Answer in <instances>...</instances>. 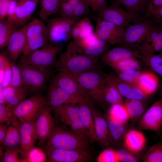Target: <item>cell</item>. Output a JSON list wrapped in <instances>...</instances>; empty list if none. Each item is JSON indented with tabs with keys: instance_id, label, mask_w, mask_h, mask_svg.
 <instances>
[{
	"instance_id": "obj_1",
	"label": "cell",
	"mask_w": 162,
	"mask_h": 162,
	"mask_svg": "<svg viewBox=\"0 0 162 162\" xmlns=\"http://www.w3.org/2000/svg\"><path fill=\"white\" fill-rule=\"evenodd\" d=\"M98 57L69 52L62 53L55 67L62 69L73 75L98 68Z\"/></svg>"
},
{
	"instance_id": "obj_2",
	"label": "cell",
	"mask_w": 162,
	"mask_h": 162,
	"mask_svg": "<svg viewBox=\"0 0 162 162\" xmlns=\"http://www.w3.org/2000/svg\"><path fill=\"white\" fill-rule=\"evenodd\" d=\"M73 75L84 89L87 99H91L98 104L104 101L105 78L103 72L95 69Z\"/></svg>"
},
{
	"instance_id": "obj_3",
	"label": "cell",
	"mask_w": 162,
	"mask_h": 162,
	"mask_svg": "<svg viewBox=\"0 0 162 162\" xmlns=\"http://www.w3.org/2000/svg\"><path fill=\"white\" fill-rule=\"evenodd\" d=\"M46 147L63 149L87 150L89 143L75 134L54 127L46 140Z\"/></svg>"
},
{
	"instance_id": "obj_4",
	"label": "cell",
	"mask_w": 162,
	"mask_h": 162,
	"mask_svg": "<svg viewBox=\"0 0 162 162\" xmlns=\"http://www.w3.org/2000/svg\"><path fill=\"white\" fill-rule=\"evenodd\" d=\"M63 45L48 44L40 49L34 50L27 55L22 56L20 61L44 71L55 67L57 55L61 50Z\"/></svg>"
},
{
	"instance_id": "obj_5",
	"label": "cell",
	"mask_w": 162,
	"mask_h": 162,
	"mask_svg": "<svg viewBox=\"0 0 162 162\" xmlns=\"http://www.w3.org/2000/svg\"><path fill=\"white\" fill-rule=\"evenodd\" d=\"M79 19L60 16L49 20L46 25L49 44L63 45L71 39V29Z\"/></svg>"
},
{
	"instance_id": "obj_6",
	"label": "cell",
	"mask_w": 162,
	"mask_h": 162,
	"mask_svg": "<svg viewBox=\"0 0 162 162\" xmlns=\"http://www.w3.org/2000/svg\"><path fill=\"white\" fill-rule=\"evenodd\" d=\"M26 38L22 56L49 44L46 26L38 19L33 20L27 23Z\"/></svg>"
},
{
	"instance_id": "obj_7",
	"label": "cell",
	"mask_w": 162,
	"mask_h": 162,
	"mask_svg": "<svg viewBox=\"0 0 162 162\" xmlns=\"http://www.w3.org/2000/svg\"><path fill=\"white\" fill-rule=\"evenodd\" d=\"M46 104V97L38 94L21 102L12 110L13 114L20 122H35Z\"/></svg>"
},
{
	"instance_id": "obj_8",
	"label": "cell",
	"mask_w": 162,
	"mask_h": 162,
	"mask_svg": "<svg viewBox=\"0 0 162 162\" xmlns=\"http://www.w3.org/2000/svg\"><path fill=\"white\" fill-rule=\"evenodd\" d=\"M97 19L112 22L124 28L131 22L136 23L144 20L135 17L114 1L111 5L98 13Z\"/></svg>"
},
{
	"instance_id": "obj_9",
	"label": "cell",
	"mask_w": 162,
	"mask_h": 162,
	"mask_svg": "<svg viewBox=\"0 0 162 162\" xmlns=\"http://www.w3.org/2000/svg\"><path fill=\"white\" fill-rule=\"evenodd\" d=\"M57 69L58 73L53 77L50 82L76 97L80 102L87 99L84 89L73 75L63 69Z\"/></svg>"
},
{
	"instance_id": "obj_10",
	"label": "cell",
	"mask_w": 162,
	"mask_h": 162,
	"mask_svg": "<svg viewBox=\"0 0 162 162\" xmlns=\"http://www.w3.org/2000/svg\"><path fill=\"white\" fill-rule=\"evenodd\" d=\"M153 23L150 19H144L125 28L122 44L134 48L144 40Z\"/></svg>"
},
{
	"instance_id": "obj_11",
	"label": "cell",
	"mask_w": 162,
	"mask_h": 162,
	"mask_svg": "<svg viewBox=\"0 0 162 162\" xmlns=\"http://www.w3.org/2000/svg\"><path fill=\"white\" fill-rule=\"evenodd\" d=\"M25 84L33 90L42 89L49 80V71L40 70L20 61L17 64Z\"/></svg>"
},
{
	"instance_id": "obj_12",
	"label": "cell",
	"mask_w": 162,
	"mask_h": 162,
	"mask_svg": "<svg viewBox=\"0 0 162 162\" xmlns=\"http://www.w3.org/2000/svg\"><path fill=\"white\" fill-rule=\"evenodd\" d=\"M48 160L51 162H86L92 160L87 150L44 148Z\"/></svg>"
},
{
	"instance_id": "obj_13",
	"label": "cell",
	"mask_w": 162,
	"mask_h": 162,
	"mask_svg": "<svg viewBox=\"0 0 162 162\" xmlns=\"http://www.w3.org/2000/svg\"><path fill=\"white\" fill-rule=\"evenodd\" d=\"M124 29L112 22L97 19L95 33L99 39L112 45L122 44Z\"/></svg>"
},
{
	"instance_id": "obj_14",
	"label": "cell",
	"mask_w": 162,
	"mask_h": 162,
	"mask_svg": "<svg viewBox=\"0 0 162 162\" xmlns=\"http://www.w3.org/2000/svg\"><path fill=\"white\" fill-rule=\"evenodd\" d=\"M51 108L46 104L42 108L34 122L38 145L44 148L47 139L53 128L54 123L51 114Z\"/></svg>"
},
{
	"instance_id": "obj_15",
	"label": "cell",
	"mask_w": 162,
	"mask_h": 162,
	"mask_svg": "<svg viewBox=\"0 0 162 162\" xmlns=\"http://www.w3.org/2000/svg\"><path fill=\"white\" fill-rule=\"evenodd\" d=\"M137 125L139 130L159 133L162 127V109L160 99L146 111Z\"/></svg>"
},
{
	"instance_id": "obj_16",
	"label": "cell",
	"mask_w": 162,
	"mask_h": 162,
	"mask_svg": "<svg viewBox=\"0 0 162 162\" xmlns=\"http://www.w3.org/2000/svg\"><path fill=\"white\" fill-rule=\"evenodd\" d=\"M134 49L139 52H162V28L154 22L144 41Z\"/></svg>"
},
{
	"instance_id": "obj_17",
	"label": "cell",
	"mask_w": 162,
	"mask_h": 162,
	"mask_svg": "<svg viewBox=\"0 0 162 162\" xmlns=\"http://www.w3.org/2000/svg\"><path fill=\"white\" fill-rule=\"evenodd\" d=\"M26 23L19 30H16L10 38L5 50V54L12 62L17 60L22 53L26 44Z\"/></svg>"
},
{
	"instance_id": "obj_18",
	"label": "cell",
	"mask_w": 162,
	"mask_h": 162,
	"mask_svg": "<svg viewBox=\"0 0 162 162\" xmlns=\"http://www.w3.org/2000/svg\"><path fill=\"white\" fill-rule=\"evenodd\" d=\"M123 148L137 156L140 154L145 149L146 140L144 135L139 130L134 129H128L122 140Z\"/></svg>"
},
{
	"instance_id": "obj_19",
	"label": "cell",
	"mask_w": 162,
	"mask_h": 162,
	"mask_svg": "<svg viewBox=\"0 0 162 162\" xmlns=\"http://www.w3.org/2000/svg\"><path fill=\"white\" fill-rule=\"evenodd\" d=\"M87 101L94 119L97 142L102 147L108 148L112 145V143L107 122L95 109L90 100L87 99Z\"/></svg>"
},
{
	"instance_id": "obj_20",
	"label": "cell",
	"mask_w": 162,
	"mask_h": 162,
	"mask_svg": "<svg viewBox=\"0 0 162 162\" xmlns=\"http://www.w3.org/2000/svg\"><path fill=\"white\" fill-rule=\"evenodd\" d=\"M107 74L115 84L120 94L125 99L139 100L146 101L148 99L149 96L145 94L136 85L122 80L113 72Z\"/></svg>"
},
{
	"instance_id": "obj_21",
	"label": "cell",
	"mask_w": 162,
	"mask_h": 162,
	"mask_svg": "<svg viewBox=\"0 0 162 162\" xmlns=\"http://www.w3.org/2000/svg\"><path fill=\"white\" fill-rule=\"evenodd\" d=\"M100 56L102 62L110 66L117 62L126 58H135L140 59L141 55L136 50L124 46L108 50Z\"/></svg>"
},
{
	"instance_id": "obj_22",
	"label": "cell",
	"mask_w": 162,
	"mask_h": 162,
	"mask_svg": "<svg viewBox=\"0 0 162 162\" xmlns=\"http://www.w3.org/2000/svg\"><path fill=\"white\" fill-rule=\"evenodd\" d=\"M35 122H19L21 147L24 152L25 158L34 148L37 140Z\"/></svg>"
},
{
	"instance_id": "obj_23",
	"label": "cell",
	"mask_w": 162,
	"mask_h": 162,
	"mask_svg": "<svg viewBox=\"0 0 162 162\" xmlns=\"http://www.w3.org/2000/svg\"><path fill=\"white\" fill-rule=\"evenodd\" d=\"M78 104L80 118L90 136L91 143L97 141L94 120L86 99L82 100Z\"/></svg>"
},
{
	"instance_id": "obj_24",
	"label": "cell",
	"mask_w": 162,
	"mask_h": 162,
	"mask_svg": "<svg viewBox=\"0 0 162 162\" xmlns=\"http://www.w3.org/2000/svg\"><path fill=\"white\" fill-rule=\"evenodd\" d=\"M16 1V26H23L34 11L38 0H15Z\"/></svg>"
},
{
	"instance_id": "obj_25",
	"label": "cell",
	"mask_w": 162,
	"mask_h": 162,
	"mask_svg": "<svg viewBox=\"0 0 162 162\" xmlns=\"http://www.w3.org/2000/svg\"><path fill=\"white\" fill-rule=\"evenodd\" d=\"M8 126L5 136L1 144L5 150L21 148L19 129V122L15 117L7 122Z\"/></svg>"
},
{
	"instance_id": "obj_26",
	"label": "cell",
	"mask_w": 162,
	"mask_h": 162,
	"mask_svg": "<svg viewBox=\"0 0 162 162\" xmlns=\"http://www.w3.org/2000/svg\"><path fill=\"white\" fill-rule=\"evenodd\" d=\"M29 88L26 85L4 88L3 94L7 105L12 110L25 100Z\"/></svg>"
},
{
	"instance_id": "obj_27",
	"label": "cell",
	"mask_w": 162,
	"mask_h": 162,
	"mask_svg": "<svg viewBox=\"0 0 162 162\" xmlns=\"http://www.w3.org/2000/svg\"><path fill=\"white\" fill-rule=\"evenodd\" d=\"M157 76L150 71H143L136 85L146 94L150 96L154 94L159 86Z\"/></svg>"
},
{
	"instance_id": "obj_28",
	"label": "cell",
	"mask_w": 162,
	"mask_h": 162,
	"mask_svg": "<svg viewBox=\"0 0 162 162\" xmlns=\"http://www.w3.org/2000/svg\"><path fill=\"white\" fill-rule=\"evenodd\" d=\"M135 17L145 18L146 12L150 0H114Z\"/></svg>"
},
{
	"instance_id": "obj_29",
	"label": "cell",
	"mask_w": 162,
	"mask_h": 162,
	"mask_svg": "<svg viewBox=\"0 0 162 162\" xmlns=\"http://www.w3.org/2000/svg\"><path fill=\"white\" fill-rule=\"evenodd\" d=\"M146 102L141 100L125 99L124 103L132 124H138L146 112L147 106Z\"/></svg>"
},
{
	"instance_id": "obj_30",
	"label": "cell",
	"mask_w": 162,
	"mask_h": 162,
	"mask_svg": "<svg viewBox=\"0 0 162 162\" xmlns=\"http://www.w3.org/2000/svg\"><path fill=\"white\" fill-rule=\"evenodd\" d=\"M103 73L105 78L103 89L104 101L111 105L124 102V98L120 94L115 84L107 74L104 72Z\"/></svg>"
},
{
	"instance_id": "obj_31",
	"label": "cell",
	"mask_w": 162,
	"mask_h": 162,
	"mask_svg": "<svg viewBox=\"0 0 162 162\" xmlns=\"http://www.w3.org/2000/svg\"><path fill=\"white\" fill-rule=\"evenodd\" d=\"M94 27L90 19L84 17L79 20L72 27L71 39L77 40L85 38L94 33Z\"/></svg>"
},
{
	"instance_id": "obj_32",
	"label": "cell",
	"mask_w": 162,
	"mask_h": 162,
	"mask_svg": "<svg viewBox=\"0 0 162 162\" xmlns=\"http://www.w3.org/2000/svg\"><path fill=\"white\" fill-rule=\"evenodd\" d=\"M60 120L66 124L79 118L78 104H67L53 109Z\"/></svg>"
},
{
	"instance_id": "obj_33",
	"label": "cell",
	"mask_w": 162,
	"mask_h": 162,
	"mask_svg": "<svg viewBox=\"0 0 162 162\" xmlns=\"http://www.w3.org/2000/svg\"><path fill=\"white\" fill-rule=\"evenodd\" d=\"M108 125L112 145H117L122 141L128 130L127 124L119 122L110 118L107 115L104 117Z\"/></svg>"
},
{
	"instance_id": "obj_34",
	"label": "cell",
	"mask_w": 162,
	"mask_h": 162,
	"mask_svg": "<svg viewBox=\"0 0 162 162\" xmlns=\"http://www.w3.org/2000/svg\"><path fill=\"white\" fill-rule=\"evenodd\" d=\"M140 59L152 71L162 77V52H142Z\"/></svg>"
},
{
	"instance_id": "obj_35",
	"label": "cell",
	"mask_w": 162,
	"mask_h": 162,
	"mask_svg": "<svg viewBox=\"0 0 162 162\" xmlns=\"http://www.w3.org/2000/svg\"><path fill=\"white\" fill-rule=\"evenodd\" d=\"M62 0H38L40 4L38 14L45 20L50 16L58 13Z\"/></svg>"
},
{
	"instance_id": "obj_36",
	"label": "cell",
	"mask_w": 162,
	"mask_h": 162,
	"mask_svg": "<svg viewBox=\"0 0 162 162\" xmlns=\"http://www.w3.org/2000/svg\"><path fill=\"white\" fill-rule=\"evenodd\" d=\"M107 115L112 119L124 124H127L130 120L124 102L111 105Z\"/></svg>"
},
{
	"instance_id": "obj_37",
	"label": "cell",
	"mask_w": 162,
	"mask_h": 162,
	"mask_svg": "<svg viewBox=\"0 0 162 162\" xmlns=\"http://www.w3.org/2000/svg\"><path fill=\"white\" fill-rule=\"evenodd\" d=\"M17 27L9 23L5 19L0 20V48L6 47L10 38Z\"/></svg>"
},
{
	"instance_id": "obj_38",
	"label": "cell",
	"mask_w": 162,
	"mask_h": 162,
	"mask_svg": "<svg viewBox=\"0 0 162 162\" xmlns=\"http://www.w3.org/2000/svg\"><path fill=\"white\" fill-rule=\"evenodd\" d=\"M111 67L115 71H123L130 70H140L141 64L135 58H130L124 59L111 65Z\"/></svg>"
},
{
	"instance_id": "obj_39",
	"label": "cell",
	"mask_w": 162,
	"mask_h": 162,
	"mask_svg": "<svg viewBox=\"0 0 162 162\" xmlns=\"http://www.w3.org/2000/svg\"><path fill=\"white\" fill-rule=\"evenodd\" d=\"M144 162H162V142L150 147L142 158Z\"/></svg>"
},
{
	"instance_id": "obj_40",
	"label": "cell",
	"mask_w": 162,
	"mask_h": 162,
	"mask_svg": "<svg viewBox=\"0 0 162 162\" xmlns=\"http://www.w3.org/2000/svg\"><path fill=\"white\" fill-rule=\"evenodd\" d=\"M46 98V104L52 109L64 104L59 96L54 84L50 82Z\"/></svg>"
},
{
	"instance_id": "obj_41",
	"label": "cell",
	"mask_w": 162,
	"mask_h": 162,
	"mask_svg": "<svg viewBox=\"0 0 162 162\" xmlns=\"http://www.w3.org/2000/svg\"><path fill=\"white\" fill-rule=\"evenodd\" d=\"M67 124L70 127L72 131L75 134L88 143H91L90 136L83 126L80 118L68 122Z\"/></svg>"
},
{
	"instance_id": "obj_42",
	"label": "cell",
	"mask_w": 162,
	"mask_h": 162,
	"mask_svg": "<svg viewBox=\"0 0 162 162\" xmlns=\"http://www.w3.org/2000/svg\"><path fill=\"white\" fill-rule=\"evenodd\" d=\"M143 71L138 70H130L115 71L118 77L122 80L134 84L137 82Z\"/></svg>"
},
{
	"instance_id": "obj_43",
	"label": "cell",
	"mask_w": 162,
	"mask_h": 162,
	"mask_svg": "<svg viewBox=\"0 0 162 162\" xmlns=\"http://www.w3.org/2000/svg\"><path fill=\"white\" fill-rule=\"evenodd\" d=\"M80 0H62L58 13L60 16L72 18L74 9Z\"/></svg>"
},
{
	"instance_id": "obj_44",
	"label": "cell",
	"mask_w": 162,
	"mask_h": 162,
	"mask_svg": "<svg viewBox=\"0 0 162 162\" xmlns=\"http://www.w3.org/2000/svg\"><path fill=\"white\" fill-rule=\"evenodd\" d=\"M5 150L2 162H21L25 158L24 152L21 148L7 149Z\"/></svg>"
},
{
	"instance_id": "obj_45",
	"label": "cell",
	"mask_w": 162,
	"mask_h": 162,
	"mask_svg": "<svg viewBox=\"0 0 162 162\" xmlns=\"http://www.w3.org/2000/svg\"><path fill=\"white\" fill-rule=\"evenodd\" d=\"M10 64L12 75L9 86L19 87L26 85L23 81L19 68L17 64L11 61Z\"/></svg>"
},
{
	"instance_id": "obj_46",
	"label": "cell",
	"mask_w": 162,
	"mask_h": 162,
	"mask_svg": "<svg viewBox=\"0 0 162 162\" xmlns=\"http://www.w3.org/2000/svg\"><path fill=\"white\" fill-rule=\"evenodd\" d=\"M97 161L98 162H119L116 150L108 148L99 154Z\"/></svg>"
},
{
	"instance_id": "obj_47",
	"label": "cell",
	"mask_w": 162,
	"mask_h": 162,
	"mask_svg": "<svg viewBox=\"0 0 162 162\" xmlns=\"http://www.w3.org/2000/svg\"><path fill=\"white\" fill-rule=\"evenodd\" d=\"M116 152L119 162H137L141 160L140 156L135 155L123 148L116 150Z\"/></svg>"
},
{
	"instance_id": "obj_48",
	"label": "cell",
	"mask_w": 162,
	"mask_h": 162,
	"mask_svg": "<svg viewBox=\"0 0 162 162\" xmlns=\"http://www.w3.org/2000/svg\"><path fill=\"white\" fill-rule=\"evenodd\" d=\"M4 65V77L1 86L4 88L9 86L12 75L10 62L11 61L4 53H2Z\"/></svg>"
},
{
	"instance_id": "obj_49",
	"label": "cell",
	"mask_w": 162,
	"mask_h": 162,
	"mask_svg": "<svg viewBox=\"0 0 162 162\" xmlns=\"http://www.w3.org/2000/svg\"><path fill=\"white\" fill-rule=\"evenodd\" d=\"M89 8L83 0H80L74 9L72 18H80L82 16L88 15Z\"/></svg>"
},
{
	"instance_id": "obj_50",
	"label": "cell",
	"mask_w": 162,
	"mask_h": 162,
	"mask_svg": "<svg viewBox=\"0 0 162 162\" xmlns=\"http://www.w3.org/2000/svg\"><path fill=\"white\" fill-rule=\"evenodd\" d=\"M162 7V0H150L146 12L145 18L150 19Z\"/></svg>"
},
{
	"instance_id": "obj_51",
	"label": "cell",
	"mask_w": 162,
	"mask_h": 162,
	"mask_svg": "<svg viewBox=\"0 0 162 162\" xmlns=\"http://www.w3.org/2000/svg\"><path fill=\"white\" fill-rule=\"evenodd\" d=\"M54 85L59 96L64 104H78L80 102V100L68 94L55 84Z\"/></svg>"
},
{
	"instance_id": "obj_52",
	"label": "cell",
	"mask_w": 162,
	"mask_h": 162,
	"mask_svg": "<svg viewBox=\"0 0 162 162\" xmlns=\"http://www.w3.org/2000/svg\"><path fill=\"white\" fill-rule=\"evenodd\" d=\"M93 12L98 13L107 6L106 0H83Z\"/></svg>"
},
{
	"instance_id": "obj_53",
	"label": "cell",
	"mask_w": 162,
	"mask_h": 162,
	"mask_svg": "<svg viewBox=\"0 0 162 162\" xmlns=\"http://www.w3.org/2000/svg\"><path fill=\"white\" fill-rule=\"evenodd\" d=\"M12 110L6 105L0 104V123L10 121L13 117Z\"/></svg>"
},
{
	"instance_id": "obj_54",
	"label": "cell",
	"mask_w": 162,
	"mask_h": 162,
	"mask_svg": "<svg viewBox=\"0 0 162 162\" xmlns=\"http://www.w3.org/2000/svg\"><path fill=\"white\" fill-rule=\"evenodd\" d=\"M16 1L11 0L10 2L6 17L7 18V20L9 23L16 26Z\"/></svg>"
},
{
	"instance_id": "obj_55",
	"label": "cell",
	"mask_w": 162,
	"mask_h": 162,
	"mask_svg": "<svg viewBox=\"0 0 162 162\" xmlns=\"http://www.w3.org/2000/svg\"><path fill=\"white\" fill-rule=\"evenodd\" d=\"M11 0H0V20L5 19L6 17Z\"/></svg>"
},
{
	"instance_id": "obj_56",
	"label": "cell",
	"mask_w": 162,
	"mask_h": 162,
	"mask_svg": "<svg viewBox=\"0 0 162 162\" xmlns=\"http://www.w3.org/2000/svg\"><path fill=\"white\" fill-rule=\"evenodd\" d=\"M7 125L0 124V143L1 145L5 136L7 130Z\"/></svg>"
},
{
	"instance_id": "obj_57",
	"label": "cell",
	"mask_w": 162,
	"mask_h": 162,
	"mask_svg": "<svg viewBox=\"0 0 162 162\" xmlns=\"http://www.w3.org/2000/svg\"><path fill=\"white\" fill-rule=\"evenodd\" d=\"M0 87V104L6 105V102L3 94L4 88L1 85Z\"/></svg>"
},
{
	"instance_id": "obj_58",
	"label": "cell",
	"mask_w": 162,
	"mask_h": 162,
	"mask_svg": "<svg viewBox=\"0 0 162 162\" xmlns=\"http://www.w3.org/2000/svg\"><path fill=\"white\" fill-rule=\"evenodd\" d=\"M160 99L161 101V107H162V88L160 90ZM158 134L159 135L162 137V127L160 132Z\"/></svg>"
}]
</instances>
